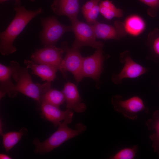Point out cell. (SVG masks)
<instances>
[{
    "instance_id": "603a6c76",
    "label": "cell",
    "mask_w": 159,
    "mask_h": 159,
    "mask_svg": "<svg viewBox=\"0 0 159 159\" xmlns=\"http://www.w3.org/2000/svg\"><path fill=\"white\" fill-rule=\"evenodd\" d=\"M100 12V8L98 4L83 15L88 23L94 24L97 21V19Z\"/></svg>"
},
{
    "instance_id": "44dd1931",
    "label": "cell",
    "mask_w": 159,
    "mask_h": 159,
    "mask_svg": "<svg viewBox=\"0 0 159 159\" xmlns=\"http://www.w3.org/2000/svg\"><path fill=\"white\" fill-rule=\"evenodd\" d=\"M43 101L59 107L65 102V98L62 91L51 88L44 94Z\"/></svg>"
},
{
    "instance_id": "30bf717a",
    "label": "cell",
    "mask_w": 159,
    "mask_h": 159,
    "mask_svg": "<svg viewBox=\"0 0 159 159\" xmlns=\"http://www.w3.org/2000/svg\"><path fill=\"white\" fill-rule=\"evenodd\" d=\"M102 49H96L92 55L83 57L82 74L83 78L90 77L96 83V87L98 89L100 84V76L103 71V64L105 57Z\"/></svg>"
},
{
    "instance_id": "484cf974",
    "label": "cell",
    "mask_w": 159,
    "mask_h": 159,
    "mask_svg": "<svg viewBox=\"0 0 159 159\" xmlns=\"http://www.w3.org/2000/svg\"><path fill=\"white\" fill-rule=\"evenodd\" d=\"M151 8H155L159 6V0H138Z\"/></svg>"
},
{
    "instance_id": "e0dca14e",
    "label": "cell",
    "mask_w": 159,
    "mask_h": 159,
    "mask_svg": "<svg viewBox=\"0 0 159 159\" xmlns=\"http://www.w3.org/2000/svg\"><path fill=\"white\" fill-rule=\"evenodd\" d=\"M146 124L149 130L155 131L149 137L152 142L154 151L159 155V109L153 112L152 117L146 121Z\"/></svg>"
},
{
    "instance_id": "cb8c5ba5",
    "label": "cell",
    "mask_w": 159,
    "mask_h": 159,
    "mask_svg": "<svg viewBox=\"0 0 159 159\" xmlns=\"http://www.w3.org/2000/svg\"><path fill=\"white\" fill-rule=\"evenodd\" d=\"M100 0H90L87 2L83 6L82 11L83 14H85L98 5Z\"/></svg>"
},
{
    "instance_id": "4fadbf2b",
    "label": "cell",
    "mask_w": 159,
    "mask_h": 159,
    "mask_svg": "<svg viewBox=\"0 0 159 159\" xmlns=\"http://www.w3.org/2000/svg\"><path fill=\"white\" fill-rule=\"evenodd\" d=\"M41 108L42 115L52 122L55 127H58L62 120H72L73 113L72 110L67 109L65 111H62L59 107L44 101L42 102Z\"/></svg>"
},
{
    "instance_id": "f546056e",
    "label": "cell",
    "mask_w": 159,
    "mask_h": 159,
    "mask_svg": "<svg viewBox=\"0 0 159 159\" xmlns=\"http://www.w3.org/2000/svg\"><path fill=\"white\" fill-rule=\"evenodd\" d=\"M29 0L32 2H34L36 1V0Z\"/></svg>"
},
{
    "instance_id": "8fae6325",
    "label": "cell",
    "mask_w": 159,
    "mask_h": 159,
    "mask_svg": "<svg viewBox=\"0 0 159 159\" xmlns=\"http://www.w3.org/2000/svg\"><path fill=\"white\" fill-rule=\"evenodd\" d=\"M92 25L96 37L104 40L119 39L127 34L124 23L119 21H115L114 26L97 21Z\"/></svg>"
},
{
    "instance_id": "3957f363",
    "label": "cell",
    "mask_w": 159,
    "mask_h": 159,
    "mask_svg": "<svg viewBox=\"0 0 159 159\" xmlns=\"http://www.w3.org/2000/svg\"><path fill=\"white\" fill-rule=\"evenodd\" d=\"M27 69L20 67L13 75L16 83L15 85L11 97H15L19 92L35 100L41 107L44 94L51 88V82L34 83Z\"/></svg>"
},
{
    "instance_id": "5bb4252c",
    "label": "cell",
    "mask_w": 159,
    "mask_h": 159,
    "mask_svg": "<svg viewBox=\"0 0 159 159\" xmlns=\"http://www.w3.org/2000/svg\"><path fill=\"white\" fill-rule=\"evenodd\" d=\"M65 98L66 107L78 113L84 112L85 104L82 102L77 87L74 84L68 82L65 83L62 91Z\"/></svg>"
},
{
    "instance_id": "d6986e66",
    "label": "cell",
    "mask_w": 159,
    "mask_h": 159,
    "mask_svg": "<svg viewBox=\"0 0 159 159\" xmlns=\"http://www.w3.org/2000/svg\"><path fill=\"white\" fill-rule=\"evenodd\" d=\"M100 12L106 19H111L114 18H121L123 16L122 11L117 8L109 0L102 1L99 5Z\"/></svg>"
},
{
    "instance_id": "ffe728a7",
    "label": "cell",
    "mask_w": 159,
    "mask_h": 159,
    "mask_svg": "<svg viewBox=\"0 0 159 159\" xmlns=\"http://www.w3.org/2000/svg\"><path fill=\"white\" fill-rule=\"evenodd\" d=\"M27 130L23 127L18 132H10L2 135L3 144L5 151L8 153L26 134Z\"/></svg>"
},
{
    "instance_id": "9a60e30c",
    "label": "cell",
    "mask_w": 159,
    "mask_h": 159,
    "mask_svg": "<svg viewBox=\"0 0 159 159\" xmlns=\"http://www.w3.org/2000/svg\"><path fill=\"white\" fill-rule=\"evenodd\" d=\"M51 7L56 14L68 16L71 22L78 19L80 9L79 0H55Z\"/></svg>"
},
{
    "instance_id": "2e32d148",
    "label": "cell",
    "mask_w": 159,
    "mask_h": 159,
    "mask_svg": "<svg viewBox=\"0 0 159 159\" xmlns=\"http://www.w3.org/2000/svg\"><path fill=\"white\" fill-rule=\"evenodd\" d=\"M24 63L27 69H30L31 73L34 74L44 81L51 82L56 78L57 68L53 66L44 64H37L32 60H25Z\"/></svg>"
},
{
    "instance_id": "f1b7e54d",
    "label": "cell",
    "mask_w": 159,
    "mask_h": 159,
    "mask_svg": "<svg viewBox=\"0 0 159 159\" xmlns=\"http://www.w3.org/2000/svg\"><path fill=\"white\" fill-rule=\"evenodd\" d=\"M3 122H2L1 119H0V135H2L4 134L3 133V130H2V127H3Z\"/></svg>"
},
{
    "instance_id": "d4e9b609",
    "label": "cell",
    "mask_w": 159,
    "mask_h": 159,
    "mask_svg": "<svg viewBox=\"0 0 159 159\" xmlns=\"http://www.w3.org/2000/svg\"><path fill=\"white\" fill-rule=\"evenodd\" d=\"M151 47L153 52L159 59V36L153 41Z\"/></svg>"
},
{
    "instance_id": "4316f807",
    "label": "cell",
    "mask_w": 159,
    "mask_h": 159,
    "mask_svg": "<svg viewBox=\"0 0 159 159\" xmlns=\"http://www.w3.org/2000/svg\"><path fill=\"white\" fill-rule=\"evenodd\" d=\"M9 0H0V3H3ZM15 1L14 5L15 6H21V0H14Z\"/></svg>"
},
{
    "instance_id": "8992f818",
    "label": "cell",
    "mask_w": 159,
    "mask_h": 159,
    "mask_svg": "<svg viewBox=\"0 0 159 159\" xmlns=\"http://www.w3.org/2000/svg\"><path fill=\"white\" fill-rule=\"evenodd\" d=\"M72 32L75 38L72 48L79 49L84 46H89L97 49H102L103 43L96 40V37L92 25L79 21L71 22Z\"/></svg>"
},
{
    "instance_id": "83f0119b",
    "label": "cell",
    "mask_w": 159,
    "mask_h": 159,
    "mask_svg": "<svg viewBox=\"0 0 159 159\" xmlns=\"http://www.w3.org/2000/svg\"><path fill=\"white\" fill-rule=\"evenodd\" d=\"M12 158L11 157L7 154L3 153L0 154V159H11Z\"/></svg>"
},
{
    "instance_id": "6da1fadb",
    "label": "cell",
    "mask_w": 159,
    "mask_h": 159,
    "mask_svg": "<svg viewBox=\"0 0 159 159\" xmlns=\"http://www.w3.org/2000/svg\"><path fill=\"white\" fill-rule=\"evenodd\" d=\"M14 9L16 12L14 17L6 29L0 34V52L4 55L16 51L13 45L16 38L33 18L43 12L41 7L34 11L27 10L21 6H15Z\"/></svg>"
},
{
    "instance_id": "7c38bea8",
    "label": "cell",
    "mask_w": 159,
    "mask_h": 159,
    "mask_svg": "<svg viewBox=\"0 0 159 159\" xmlns=\"http://www.w3.org/2000/svg\"><path fill=\"white\" fill-rule=\"evenodd\" d=\"M20 68L19 63L16 61L10 62V65L6 66L0 64V99L7 94L11 97L15 85L11 78Z\"/></svg>"
},
{
    "instance_id": "7a4b0ae2",
    "label": "cell",
    "mask_w": 159,
    "mask_h": 159,
    "mask_svg": "<svg viewBox=\"0 0 159 159\" xmlns=\"http://www.w3.org/2000/svg\"><path fill=\"white\" fill-rule=\"evenodd\" d=\"M72 121L65 120L62 122H61L58 126L57 130L43 142H41L38 139H34L33 143L36 147L34 153L40 154L49 153L86 130V126L80 122L75 125V129L70 128L68 124Z\"/></svg>"
},
{
    "instance_id": "277c9868",
    "label": "cell",
    "mask_w": 159,
    "mask_h": 159,
    "mask_svg": "<svg viewBox=\"0 0 159 159\" xmlns=\"http://www.w3.org/2000/svg\"><path fill=\"white\" fill-rule=\"evenodd\" d=\"M41 20L43 29L40 37L45 46L55 45L65 33L72 32V26L62 24L54 16L42 18Z\"/></svg>"
},
{
    "instance_id": "5b68a950",
    "label": "cell",
    "mask_w": 159,
    "mask_h": 159,
    "mask_svg": "<svg viewBox=\"0 0 159 159\" xmlns=\"http://www.w3.org/2000/svg\"><path fill=\"white\" fill-rule=\"evenodd\" d=\"M111 102L115 111L132 120L137 118V114L139 112L149 113L148 108L145 105L142 99L138 96L124 100L122 96L116 95L112 97Z\"/></svg>"
},
{
    "instance_id": "7402d4cb",
    "label": "cell",
    "mask_w": 159,
    "mask_h": 159,
    "mask_svg": "<svg viewBox=\"0 0 159 159\" xmlns=\"http://www.w3.org/2000/svg\"><path fill=\"white\" fill-rule=\"evenodd\" d=\"M138 151V146L134 145L130 148H126L119 151L113 156L111 159H133Z\"/></svg>"
},
{
    "instance_id": "ac0fdd59",
    "label": "cell",
    "mask_w": 159,
    "mask_h": 159,
    "mask_svg": "<svg viewBox=\"0 0 159 159\" xmlns=\"http://www.w3.org/2000/svg\"><path fill=\"white\" fill-rule=\"evenodd\" d=\"M127 33L136 36L141 34L145 27V24L142 18L136 15L128 17L124 23Z\"/></svg>"
},
{
    "instance_id": "9c48e42d",
    "label": "cell",
    "mask_w": 159,
    "mask_h": 159,
    "mask_svg": "<svg viewBox=\"0 0 159 159\" xmlns=\"http://www.w3.org/2000/svg\"><path fill=\"white\" fill-rule=\"evenodd\" d=\"M61 48L66 53L62 61V67L65 72L67 73V71L70 72L78 83L83 78L82 67L83 57L78 49L70 48L66 42L62 44Z\"/></svg>"
},
{
    "instance_id": "52a82bcc",
    "label": "cell",
    "mask_w": 159,
    "mask_h": 159,
    "mask_svg": "<svg viewBox=\"0 0 159 159\" xmlns=\"http://www.w3.org/2000/svg\"><path fill=\"white\" fill-rule=\"evenodd\" d=\"M64 52L62 48H57L55 45L48 46L36 49L32 54L31 58L37 64H46L55 67L61 72L64 77L66 78L67 73L61 67Z\"/></svg>"
},
{
    "instance_id": "ba28073f",
    "label": "cell",
    "mask_w": 159,
    "mask_h": 159,
    "mask_svg": "<svg viewBox=\"0 0 159 159\" xmlns=\"http://www.w3.org/2000/svg\"><path fill=\"white\" fill-rule=\"evenodd\" d=\"M119 58L120 62L124 65L119 73L114 74L112 77L111 80L115 84H121L124 79L136 78L148 72L146 68L132 59L128 51H125L121 53Z\"/></svg>"
}]
</instances>
